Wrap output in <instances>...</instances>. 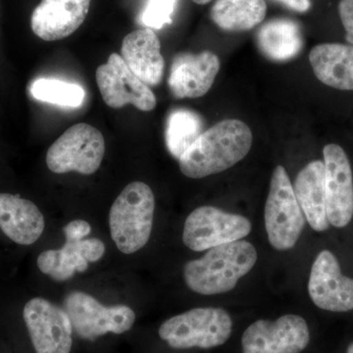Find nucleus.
I'll return each mask as SVG.
<instances>
[{
    "label": "nucleus",
    "mask_w": 353,
    "mask_h": 353,
    "mask_svg": "<svg viewBox=\"0 0 353 353\" xmlns=\"http://www.w3.org/2000/svg\"><path fill=\"white\" fill-rule=\"evenodd\" d=\"M63 309L74 331L83 340L94 341L108 333H126L136 321V314L129 306L108 307L82 292L65 297Z\"/></svg>",
    "instance_id": "nucleus-7"
},
{
    "label": "nucleus",
    "mask_w": 353,
    "mask_h": 353,
    "mask_svg": "<svg viewBox=\"0 0 353 353\" xmlns=\"http://www.w3.org/2000/svg\"><path fill=\"white\" fill-rule=\"evenodd\" d=\"M294 192L310 227L316 232L328 230L324 162L315 160L306 165L297 174Z\"/></svg>",
    "instance_id": "nucleus-19"
},
{
    "label": "nucleus",
    "mask_w": 353,
    "mask_h": 353,
    "mask_svg": "<svg viewBox=\"0 0 353 353\" xmlns=\"http://www.w3.org/2000/svg\"><path fill=\"white\" fill-rule=\"evenodd\" d=\"M252 132L243 121H221L201 136L179 159L180 170L190 179L205 178L234 166L248 154Z\"/></svg>",
    "instance_id": "nucleus-1"
},
{
    "label": "nucleus",
    "mask_w": 353,
    "mask_h": 353,
    "mask_svg": "<svg viewBox=\"0 0 353 353\" xmlns=\"http://www.w3.org/2000/svg\"><path fill=\"white\" fill-rule=\"evenodd\" d=\"M327 214L330 224L343 228L353 217V176L347 153L330 143L323 150Z\"/></svg>",
    "instance_id": "nucleus-12"
},
{
    "label": "nucleus",
    "mask_w": 353,
    "mask_h": 353,
    "mask_svg": "<svg viewBox=\"0 0 353 353\" xmlns=\"http://www.w3.org/2000/svg\"><path fill=\"white\" fill-rule=\"evenodd\" d=\"M66 240L80 241L85 239L92 232V227L85 220H74L63 228Z\"/></svg>",
    "instance_id": "nucleus-27"
},
{
    "label": "nucleus",
    "mask_w": 353,
    "mask_h": 353,
    "mask_svg": "<svg viewBox=\"0 0 353 353\" xmlns=\"http://www.w3.org/2000/svg\"><path fill=\"white\" fill-rule=\"evenodd\" d=\"M194 3L199 4V6H203V4L208 3V2L212 1V0H192Z\"/></svg>",
    "instance_id": "nucleus-29"
},
{
    "label": "nucleus",
    "mask_w": 353,
    "mask_h": 353,
    "mask_svg": "<svg viewBox=\"0 0 353 353\" xmlns=\"http://www.w3.org/2000/svg\"><path fill=\"white\" fill-rule=\"evenodd\" d=\"M264 217L269 243L275 250H289L296 245L305 225V217L282 165H278L272 175Z\"/></svg>",
    "instance_id": "nucleus-5"
},
{
    "label": "nucleus",
    "mask_w": 353,
    "mask_h": 353,
    "mask_svg": "<svg viewBox=\"0 0 353 353\" xmlns=\"http://www.w3.org/2000/svg\"><path fill=\"white\" fill-rule=\"evenodd\" d=\"M310 340L307 323L301 316L287 314L276 321L252 323L241 338L243 353H301Z\"/></svg>",
    "instance_id": "nucleus-9"
},
{
    "label": "nucleus",
    "mask_w": 353,
    "mask_h": 353,
    "mask_svg": "<svg viewBox=\"0 0 353 353\" xmlns=\"http://www.w3.org/2000/svg\"><path fill=\"white\" fill-rule=\"evenodd\" d=\"M252 232L248 218L225 212L214 206L194 209L185 222L183 241L194 252L243 240Z\"/></svg>",
    "instance_id": "nucleus-8"
},
{
    "label": "nucleus",
    "mask_w": 353,
    "mask_h": 353,
    "mask_svg": "<svg viewBox=\"0 0 353 353\" xmlns=\"http://www.w3.org/2000/svg\"><path fill=\"white\" fill-rule=\"evenodd\" d=\"M44 227L43 213L34 202L0 192V229L7 238L31 245L41 238Z\"/></svg>",
    "instance_id": "nucleus-18"
},
{
    "label": "nucleus",
    "mask_w": 353,
    "mask_h": 353,
    "mask_svg": "<svg viewBox=\"0 0 353 353\" xmlns=\"http://www.w3.org/2000/svg\"><path fill=\"white\" fill-rule=\"evenodd\" d=\"M231 316L222 308L199 307L162 323L159 334L175 350L212 348L224 345L232 334Z\"/></svg>",
    "instance_id": "nucleus-4"
},
{
    "label": "nucleus",
    "mask_w": 353,
    "mask_h": 353,
    "mask_svg": "<svg viewBox=\"0 0 353 353\" xmlns=\"http://www.w3.org/2000/svg\"><path fill=\"white\" fill-rule=\"evenodd\" d=\"M23 317L37 353H70L73 327L64 309L41 297L26 303Z\"/></svg>",
    "instance_id": "nucleus-11"
},
{
    "label": "nucleus",
    "mask_w": 353,
    "mask_h": 353,
    "mask_svg": "<svg viewBox=\"0 0 353 353\" xmlns=\"http://www.w3.org/2000/svg\"><path fill=\"white\" fill-rule=\"evenodd\" d=\"M203 122L199 114L188 109H176L167 120L165 139L169 152L176 159H180L183 153L202 134Z\"/></svg>",
    "instance_id": "nucleus-23"
},
{
    "label": "nucleus",
    "mask_w": 353,
    "mask_h": 353,
    "mask_svg": "<svg viewBox=\"0 0 353 353\" xmlns=\"http://www.w3.org/2000/svg\"><path fill=\"white\" fill-rule=\"evenodd\" d=\"M309 61L320 82L336 90H353L352 44H318L309 53Z\"/></svg>",
    "instance_id": "nucleus-20"
},
{
    "label": "nucleus",
    "mask_w": 353,
    "mask_h": 353,
    "mask_svg": "<svg viewBox=\"0 0 353 353\" xmlns=\"http://www.w3.org/2000/svg\"><path fill=\"white\" fill-rule=\"evenodd\" d=\"M338 9L341 23L347 32L345 39L353 46V0H341Z\"/></svg>",
    "instance_id": "nucleus-26"
},
{
    "label": "nucleus",
    "mask_w": 353,
    "mask_h": 353,
    "mask_svg": "<svg viewBox=\"0 0 353 353\" xmlns=\"http://www.w3.org/2000/svg\"><path fill=\"white\" fill-rule=\"evenodd\" d=\"M220 60L211 51L179 53L172 61L168 85L176 99H197L208 94L219 73Z\"/></svg>",
    "instance_id": "nucleus-14"
},
{
    "label": "nucleus",
    "mask_w": 353,
    "mask_h": 353,
    "mask_svg": "<svg viewBox=\"0 0 353 353\" xmlns=\"http://www.w3.org/2000/svg\"><path fill=\"white\" fill-rule=\"evenodd\" d=\"M256 39L265 57L277 62L289 61L297 57L303 46L301 27L285 18L273 19L262 26Z\"/></svg>",
    "instance_id": "nucleus-21"
},
{
    "label": "nucleus",
    "mask_w": 353,
    "mask_h": 353,
    "mask_svg": "<svg viewBox=\"0 0 353 353\" xmlns=\"http://www.w3.org/2000/svg\"><path fill=\"white\" fill-rule=\"evenodd\" d=\"M97 83L106 105L113 109L132 104L139 110L150 112L157 101L148 85L134 75L117 53L97 70Z\"/></svg>",
    "instance_id": "nucleus-10"
},
{
    "label": "nucleus",
    "mask_w": 353,
    "mask_h": 353,
    "mask_svg": "<svg viewBox=\"0 0 353 353\" xmlns=\"http://www.w3.org/2000/svg\"><path fill=\"white\" fill-rule=\"evenodd\" d=\"M308 292L317 307L332 312L353 309V279L345 277L336 256L322 250L316 257L309 277Z\"/></svg>",
    "instance_id": "nucleus-13"
},
{
    "label": "nucleus",
    "mask_w": 353,
    "mask_h": 353,
    "mask_svg": "<svg viewBox=\"0 0 353 353\" xmlns=\"http://www.w3.org/2000/svg\"><path fill=\"white\" fill-rule=\"evenodd\" d=\"M105 153L103 134L97 128L80 123L69 128L48 150L46 164L55 174L77 172L92 175L99 170Z\"/></svg>",
    "instance_id": "nucleus-6"
},
{
    "label": "nucleus",
    "mask_w": 353,
    "mask_h": 353,
    "mask_svg": "<svg viewBox=\"0 0 353 353\" xmlns=\"http://www.w3.org/2000/svg\"><path fill=\"white\" fill-rule=\"evenodd\" d=\"M274 1L282 3L283 6L296 12H306L311 7L310 0H274Z\"/></svg>",
    "instance_id": "nucleus-28"
},
{
    "label": "nucleus",
    "mask_w": 353,
    "mask_h": 353,
    "mask_svg": "<svg viewBox=\"0 0 353 353\" xmlns=\"http://www.w3.org/2000/svg\"><path fill=\"white\" fill-rule=\"evenodd\" d=\"M266 12L265 0H217L210 17L224 31L243 32L262 23Z\"/></svg>",
    "instance_id": "nucleus-22"
},
{
    "label": "nucleus",
    "mask_w": 353,
    "mask_h": 353,
    "mask_svg": "<svg viewBox=\"0 0 353 353\" xmlns=\"http://www.w3.org/2000/svg\"><path fill=\"white\" fill-rule=\"evenodd\" d=\"M256 261V248L252 243L233 241L210 248L201 259L188 262L183 277L188 287L196 294H224L234 289Z\"/></svg>",
    "instance_id": "nucleus-2"
},
{
    "label": "nucleus",
    "mask_w": 353,
    "mask_h": 353,
    "mask_svg": "<svg viewBox=\"0 0 353 353\" xmlns=\"http://www.w3.org/2000/svg\"><path fill=\"white\" fill-rule=\"evenodd\" d=\"M92 0H41L32 11L31 27L39 39L60 41L82 26Z\"/></svg>",
    "instance_id": "nucleus-15"
},
{
    "label": "nucleus",
    "mask_w": 353,
    "mask_h": 353,
    "mask_svg": "<svg viewBox=\"0 0 353 353\" xmlns=\"http://www.w3.org/2000/svg\"><path fill=\"white\" fill-rule=\"evenodd\" d=\"M155 197L150 185L129 183L109 212L111 238L125 254L139 252L150 241L154 219Z\"/></svg>",
    "instance_id": "nucleus-3"
},
{
    "label": "nucleus",
    "mask_w": 353,
    "mask_h": 353,
    "mask_svg": "<svg viewBox=\"0 0 353 353\" xmlns=\"http://www.w3.org/2000/svg\"><path fill=\"white\" fill-rule=\"evenodd\" d=\"M176 0H150L143 11V24L152 29H161L172 23V14Z\"/></svg>",
    "instance_id": "nucleus-25"
},
{
    "label": "nucleus",
    "mask_w": 353,
    "mask_h": 353,
    "mask_svg": "<svg viewBox=\"0 0 353 353\" xmlns=\"http://www.w3.org/2000/svg\"><path fill=\"white\" fill-rule=\"evenodd\" d=\"M105 252L103 241L99 239L66 240L60 250L41 252L38 257L39 270L57 282H64L73 277L76 271L85 272L88 262L99 261Z\"/></svg>",
    "instance_id": "nucleus-17"
},
{
    "label": "nucleus",
    "mask_w": 353,
    "mask_h": 353,
    "mask_svg": "<svg viewBox=\"0 0 353 353\" xmlns=\"http://www.w3.org/2000/svg\"><path fill=\"white\" fill-rule=\"evenodd\" d=\"M347 353H353V343L348 347Z\"/></svg>",
    "instance_id": "nucleus-30"
},
{
    "label": "nucleus",
    "mask_w": 353,
    "mask_h": 353,
    "mask_svg": "<svg viewBox=\"0 0 353 353\" xmlns=\"http://www.w3.org/2000/svg\"><path fill=\"white\" fill-rule=\"evenodd\" d=\"M30 94L37 101L73 108L81 106L85 97L83 88L77 83L46 78L32 82Z\"/></svg>",
    "instance_id": "nucleus-24"
},
{
    "label": "nucleus",
    "mask_w": 353,
    "mask_h": 353,
    "mask_svg": "<svg viewBox=\"0 0 353 353\" xmlns=\"http://www.w3.org/2000/svg\"><path fill=\"white\" fill-rule=\"evenodd\" d=\"M161 43L154 31L139 29L130 32L123 39L121 57L141 82L157 87L164 75L165 61Z\"/></svg>",
    "instance_id": "nucleus-16"
}]
</instances>
